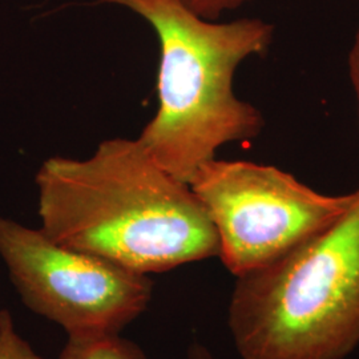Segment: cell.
Segmentation results:
<instances>
[{"mask_svg":"<svg viewBox=\"0 0 359 359\" xmlns=\"http://www.w3.org/2000/svg\"><path fill=\"white\" fill-rule=\"evenodd\" d=\"M36 185L40 231L56 244L142 274L218 257L201 201L139 139L104 140L88 158L50 157Z\"/></svg>","mask_w":359,"mask_h":359,"instance_id":"cell-1","label":"cell"},{"mask_svg":"<svg viewBox=\"0 0 359 359\" xmlns=\"http://www.w3.org/2000/svg\"><path fill=\"white\" fill-rule=\"evenodd\" d=\"M137 13L160 43L158 108L137 137L154 161L189 184L226 144L255 139L264 117L233 88L246 59L269 51L276 27L258 18L206 20L177 0H99Z\"/></svg>","mask_w":359,"mask_h":359,"instance_id":"cell-2","label":"cell"},{"mask_svg":"<svg viewBox=\"0 0 359 359\" xmlns=\"http://www.w3.org/2000/svg\"><path fill=\"white\" fill-rule=\"evenodd\" d=\"M228 322L243 359H344L359 346V188L325 231L237 277Z\"/></svg>","mask_w":359,"mask_h":359,"instance_id":"cell-3","label":"cell"},{"mask_svg":"<svg viewBox=\"0 0 359 359\" xmlns=\"http://www.w3.org/2000/svg\"><path fill=\"white\" fill-rule=\"evenodd\" d=\"M189 187L217 231L225 268L236 277L268 266L342 217L357 191L329 196L281 169L212 158Z\"/></svg>","mask_w":359,"mask_h":359,"instance_id":"cell-4","label":"cell"},{"mask_svg":"<svg viewBox=\"0 0 359 359\" xmlns=\"http://www.w3.org/2000/svg\"><path fill=\"white\" fill-rule=\"evenodd\" d=\"M0 257L27 308L68 338L120 334L147 310L148 274L53 243L40 229L0 217Z\"/></svg>","mask_w":359,"mask_h":359,"instance_id":"cell-5","label":"cell"},{"mask_svg":"<svg viewBox=\"0 0 359 359\" xmlns=\"http://www.w3.org/2000/svg\"><path fill=\"white\" fill-rule=\"evenodd\" d=\"M57 359H149L135 342L120 334L68 338Z\"/></svg>","mask_w":359,"mask_h":359,"instance_id":"cell-6","label":"cell"},{"mask_svg":"<svg viewBox=\"0 0 359 359\" xmlns=\"http://www.w3.org/2000/svg\"><path fill=\"white\" fill-rule=\"evenodd\" d=\"M0 359H41L16 334L7 310L0 311Z\"/></svg>","mask_w":359,"mask_h":359,"instance_id":"cell-7","label":"cell"},{"mask_svg":"<svg viewBox=\"0 0 359 359\" xmlns=\"http://www.w3.org/2000/svg\"><path fill=\"white\" fill-rule=\"evenodd\" d=\"M191 13L206 19L218 20L225 13L236 11L252 0H177Z\"/></svg>","mask_w":359,"mask_h":359,"instance_id":"cell-8","label":"cell"},{"mask_svg":"<svg viewBox=\"0 0 359 359\" xmlns=\"http://www.w3.org/2000/svg\"><path fill=\"white\" fill-rule=\"evenodd\" d=\"M348 74L354 87V92L357 96V104H358L359 116V29L354 39V43L351 46V50L348 53Z\"/></svg>","mask_w":359,"mask_h":359,"instance_id":"cell-9","label":"cell"},{"mask_svg":"<svg viewBox=\"0 0 359 359\" xmlns=\"http://www.w3.org/2000/svg\"><path fill=\"white\" fill-rule=\"evenodd\" d=\"M189 359H213L212 358V354L209 353V350L203 345H193L189 348Z\"/></svg>","mask_w":359,"mask_h":359,"instance_id":"cell-10","label":"cell"}]
</instances>
